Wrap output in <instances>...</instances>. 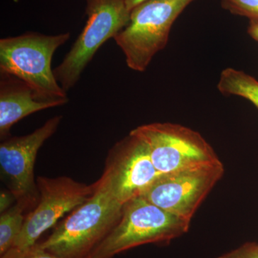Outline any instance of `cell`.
Here are the masks:
<instances>
[{"mask_svg": "<svg viewBox=\"0 0 258 258\" xmlns=\"http://www.w3.org/2000/svg\"><path fill=\"white\" fill-rule=\"evenodd\" d=\"M123 206L101 176L92 195L57 222L50 235L37 244L58 258H91L119 221Z\"/></svg>", "mask_w": 258, "mask_h": 258, "instance_id": "obj_1", "label": "cell"}, {"mask_svg": "<svg viewBox=\"0 0 258 258\" xmlns=\"http://www.w3.org/2000/svg\"><path fill=\"white\" fill-rule=\"evenodd\" d=\"M70 37V32L47 35L30 32L1 39L0 74L22 80L31 88L36 101L66 104L67 92L56 80L51 64L56 50Z\"/></svg>", "mask_w": 258, "mask_h": 258, "instance_id": "obj_2", "label": "cell"}, {"mask_svg": "<svg viewBox=\"0 0 258 258\" xmlns=\"http://www.w3.org/2000/svg\"><path fill=\"white\" fill-rule=\"evenodd\" d=\"M195 0H145L131 11L125 28L113 38L129 69L144 72L165 48L173 24Z\"/></svg>", "mask_w": 258, "mask_h": 258, "instance_id": "obj_3", "label": "cell"}, {"mask_svg": "<svg viewBox=\"0 0 258 258\" xmlns=\"http://www.w3.org/2000/svg\"><path fill=\"white\" fill-rule=\"evenodd\" d=\"M189 224L138 197L125 204L119 221L91 258H113L138 246L170 242L186 233Z\"/></svg>", "mask_w": 258, "mask_h": 258, "instance_id": "obj_4", "label": "cell"}, {"mask_svg": "<svg viewBox=\"0 0 258 258\" xmlns=\"http://www.w3.org/2000/svg\"><path fill=\"white\" fill-rule=\"evenodd\" d=\"M87 21L63 60L53 69L57 82L69 91L79 81L97 51L127 26L131 11L125 0H86Z\"/></svg>", "mask_w": 258, "mask_h": 258, "instance_id": "obj_5", "label": "cell"}, {"mask_svg": "<svg viewBox=\"0 0 258 258\" xmlns=\"http://www.w3.org/2000/svg\"><path fill=\"white\" fill-rule=\"evenodd\" d=\"M129 134L147 146L153 164L161 174L220 161L200 134L184 125L150 123L137 127Z\"/></svg>", "mask_w": 258, "mask_h": 258, "instance_id": "obj_6", "label": "cell"}, {"mask_svg": "<svg viewBox=\"0 0 258 258\" xmlns=\"http://www.w3.org/2000/svg\"><path fill=\"white\" fill-rule=\"evenodd\" d=\"M36 183L38 203L27 214L23 230L12 248L25 249L35 245L44 232L84 203L96 189V182L88 185L68 176H38Z\"/></svg>", "mask_w": 258, "mask_h": 258, "instance_id": "obj_7", "label": "cell"}, {"mask_svg": "<svg viewBox=\"0 0 258 258\" xmlns=\"http://www.w3.org/2000/svg\"><path fill=\"white\" fill-rule=\"evenodd\" d=\"M61 115L48 119L32 133L23 137H9L0 144V171L3 182L16 203L31 210L38 203V189L34 175L37 152L45 141L55 133Z\"/></svg>", "mask_w": 258, "mask_h": 258, "instance_id": "obj_8", "label": "cell"}, {"mask_svg": "<svg viewBox=\"0 0 258 258\" xmlns=\"http://www.w3.org/2000/svg\"><path fill=\"white\" fill-rule=\"evenodd\" d=\"M223 173V165L220 161L161 174L142 197L166 212L190 222Z\"/></svg>", "mask_w": 258, "mask_h": 258, "instance_id": "obj_9", "label": "cell"}, {"mask_svg": "<svg viewBox=\"0 0 258 258\" xmlns=\"http://www.w3.org/2000/svg\"><path fill=\"white\" fill-rule=\"evenodd\" d=\"M161 175L147 146L130 134L110 149L102 174L115 198L123 205L142 196Z\"/></svg>", "mask_w": 258, "mask_h": 258, "instance_id": "obj_10", "label": "cell"}, {"mask_svg": "<svg viewBox=\"0 0 258 258\" xmlns=\"http://www.w3.org/2000/svg\"><path fill=\"white\" fill-rule=\"evenodd\" d=\"M0 137H10V128L19 120L47 108L55 103L36 101L31 88L22 80L7 74L0 75Z\"/></svg>", "mask_w": 258, "mask_h": 258, "instance_id": "obj_11", "label": "cell"}, {"mask_svg": "<svg viewBox=\"0 0 258 258\" xmlns=\"http://www.w3.org/2000/svg\"><path fill=\"white\" fill-rule=\"evenodd\" d=\"M217 89L226 96L242 97L258 109V81L243 71L232 68L224 69L217 83Z\"/></svg>", "mask_w": 258, "mask_h": 258, "instance_id": "obj_12", "label": "cell"}, {"mask_svg": "<svg viewBox=\"0 0 258 258\" xmlns=\"http://www.w3.org/2000/svg\"><path fill=\"white\" fill-rule=\"evenodd\" d=\"M28 210L23 204L16 203L0 217V257L14 245L15 242L23 230L25 212Z\"/></svg>", "mask_w": 258, "mask_h": 258, "instance_id": "obj_13", "label": "cell"}, {"mask_svg": "<svg viewBox=\"0 0 258 258\" xmlns=\"http://www.w3.org/2000/svg\"><path fill=\"white\" fill-rule=\"evenodd\" d=\"M220 3L222 8L232 14L258 22V0H220Z\"/></svg>", "mask_w": 258, "mask_h": 258, "instance_id": "obj_14", "label": "cell"}, {"mask_svg": "<svg viewBox=\"0 0 258 258\" xmlns=\"http://www.w3.org/2000/svg\"><path fill=\"white\" fill-rule=\"evenodd\" d=\"M0 258H58L42 249L38 244L25 249L11 248Z\"/></svg>", "mask_w": 258, "mask_h": 258, "instance_id": "obj_15", "label": "cell"}, {"mask_svg": "<svg viewBox=\"0 0 258 258\" xmlns=\"http://www.w3.org/2000/svg\"><path fill=\"white\" fill-rule=\"evenodd\" d=\"M217 258H258V243H246Z\"/></svg>", "mask_w": 258, "mask_h": 258, "instance_id": "obj_16", "label": "cell"}, {"mask_svg": "<svg viewBox=\"0 0 258 258\" xmlns=\"http://www.w3.org/2000/svg\"><path fill=\"white\" fill-rule=\"evenodd\" d=\"M13 200L15 201V199L9 190H8V191L2 190L1 202H0V212H1V213L6 211L8 209L12 207L11 204L13 203Z\"/></svg>", "mask_w": 258, "mask_h": 258, "instance_id": "obj_17", "label": "cell"}, {"mask_svg": "<svg viewBox=\"0 0 258 258\" xmlns=\"http://www.w3.org/2000/svg\"><path fill=\"white\" fill-rule=\"evenodd\" d=\"M249 36L258 42V22L251 21L247 29Z\"/></svg>", "mask_w": 258, "mask_h": 258, "instance_id": "obj_18", "label": "cell"}, {"mask_svg": "<svg viewBox=\"0 0 258 258\" xmlns=\"http://www.w3.org/2000/svg\"><path fill=\"white\" fill-rule=\"evenodd\" d=\"M144 1H145V0H125L127 7H128L130 11H132V10L135 8L137 5L140 4L141 3Z\"/></svg>", "mask_w": 258, "mask_h": 258, "instance_id": "obj_19", "label": "cell"}]
</instances>
